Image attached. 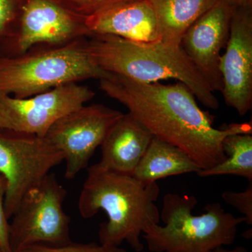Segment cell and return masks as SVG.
<instances>
[{
    "instance_id": "cell-1",
    "label": "cell",
    "mask_w": 252,
    "mask_h": 252,
    "mask_svg": "<svg viewBox=\"0 0 252 252\" xmlns=\"http://www.w3.org/2000/svg\"><path fill=\"white\" fill-rule=\"evenodd\" d=\"M99 86L154 137L182 149L201 170L225 160L222 142L225 137L252 135V122L214 127L215 116L200 108L193 93L180 81L167 85L142 83L109 73Z\"/></svg>"
},
{
    "instance_id": "cell-2",
    "label": "cell",
    "mask_w": 252,
    "mask_h": 252,
    "mask_svg": "<svg viewBox=\"0 0 252 252\" xmlns=\"http://www.w3.org/2000/svg\"><path fill=\"white\" fill-rule=\"evenodd\" d=\"M159 194L157 182H142L96 163L88 169L78 209L84 219L92 218L100 210L105 212L108 220L99 226V244L119 247L126 242L134 251L141 252L144 249L141 235L160 221L155 204Z\"/></svg>"
},
{
    "instance_id": "cell-3",
    "label": "cell",
    "mask_w": 252,
    "mask_h": 252,
    "mask_svg": "<svg viewBox=\"0 0 252 252\" xmlns=\"http://www.w3.org/2000/svg\"><path fill=\"white\" fill-rule=\"evenodd\" d=\"M86 47L101 69L138 82L155 83L176 79L183 83L205 107L219 108L220 103L206 81L181 46L162 41L138 43L109 34H91Z\"/></svg>"
},
{
    "instance_id": "cell-4",
    "label": "cell",
    "mask_w": 252,
    "mask_h": 252,
    "mask_svg": "<svg viewBox=\"0 0 252 252\" xmlns=\"http://www.w3.org/2000/svg\"><path fill=\"white\" fill-rule=\"evenodd\" d=\"M198 203L194 195L165 194L160 219L143 233L151 252H212L234 243L238 225L245 217L225 211L220 203L207 204L205 212L193 214Z\"/></svg>"
},
{
    "instance_id": "cell-5",
    "label": "cell",
    "mask_w": 252,
    "mask_h": 252,
    "mask_svg": "<svg viewBox=\"0 0 252 252\" xmlns=\"http://www.w3.org/2000/svg\"><path fill=\"white\" fill-rule=\"evenodd\" d=\"M86 39L12 57L0 56V94L27 98L64 84L107 77L89 54Z\"/></svg>"
},
{
    "instance_id": "cell-6",
    "label": "cell",
    "mask_w": 252,
    "mask_h": 252,
    "mask_svg": "<svg viewBox=\"0 0 252 252\" xmlns=\"http://www.w3.org/2000/svg\"><path fill=\"white\" fill-rule=\"evenodd\" d=\"M67 190L49 173L23 197L11 219V252L33 245H62L72 242L70 218L63 209Z\"/></svg>"
},
{
    "instance_id": "cell-7",
    "label": "cell",
    "mask_w": 252,
    "mask_h": 252,
    "mask_svg": "<svg viewBox=\"0 0 252 252\" xmlns=\"http://www.w3.org/2000/svg\"><path fill=\"white\" fill-rule=\"evenodd\" d=\"M64 160L46 137L0 129V174L6 182L4 210L12 217L26 193Z\"/></svg>"
},
{
    "instance_id": "cell-8",
    "label": "cell",
    "mask_w": 252,
    "mask_h": 252,
    "mask_svg": "<svg viewBox=\"0 0 252 252\" xmlns=\"http://www.w3.org/2000/svg\"><path fill=\"white\" fill-rule=\"evenodd\" d=\"M91 35L86 17L54 0H25L16 31L0 46V56H20L35 46L64 45Z\"/></svg>"
},
{
    "instance_id": "cell-9",
    "label": "cell",
    "mask_w": 252,
    "mask_h": 252,
    "mask_svg": "<svg viewBox=\"0 0 252 252\" xmlns=\"http://www.w3.org/2000/svg\"><path fill=\"white\" fill-rule=\"evenodd\" d=\"M95 95L77 83L58 86L27 98L0 94V129L45 137L51 126Z\"/></svg>"
},
{
    "instance_id": "cell-10",
    "label": "cell",
    "mask_w": 252,
    "mask_h": 252,
    "mask_svg": "<svg viewBox=\"0 0 252 252\" xmlns=\"http://www.w3.org/2000/svg\"><path fill=\"white\" fill-rule=\"evenodd\" d=\"M123 113L102 104L84 105L60 119L45 136L64 155V177L72 180L87 167Z\"/></svg>"
},
{
    "instance_id": "cell-11",
    "label": "cell",
    "mask_w": 252,
    "mask_h": 252,
    "mask_svg": "<svg viewBox=\"0 0 252 252\" xmlns=\"http://www.w3.org/2000/svg\"><path fill=\"white\" fill-rule=\"evenodd\" d=\"M220 70L225 104L240 116L252 108V8H234Z\"/></svg>"
},
{
    "instance_id": "cell-12",
    "label": "cell",
    "mask_w": 252,
    "mask_h": 252,
    "mask_svg": "<svg viewBox=\"0 0 252 252\" xmlns=\"http://www.w3.org/2000/svg\"><path fill=\"white\" fill-rule=\"evenodd\" d=\"M234 8L219 0L185 32L180 46L214 93L223 88L220 70L221 50L230 35Z\"/></svg>"
},
{
    "instance_id": "cell-13",
    "label": "cell",
    "mask_w": 252,
    "mask_h": 252,
    "mask_svg": "<svg viewBox=\"0 0 252 252\" xmlns=\"http://www.w3.org/2000/svg\"><path fill=\"white\" fill-rule=\"evenodd\" d=\"M91 34H109L138 43L161 41L153 6L149 0H126L86 18Z\"/></svg>"
},
{
    "instance_id": "cell-14",
    "label": "cell",
    "mask_w": 252,
    "mask_h": 252,
    "mask_svg": "<svg viewBox=\"0 0 252 252\" xmlns=\"http://www.w3.org/2000/svg\"><path fill=\"white\" fill-rule=\"evenodd\" d=\"M154 136L131 114H123L100 145L99 167L132 175Z\"/></svg>"
},
{
    "instance_id": "cell-15",
    "label": "cell",
    "mask_w": 252,
    "mask_h": 252,
    "mask_svg": "<svg viewBox=\"0 0 252 252\" xmlns=\"http://www.w3.org/2000/svg\"><path fill=\"white\" fill-rule=\"evenodd\" d=\"M200 170L182 149L154 137L132 176L142 182H153L170 176L197 174Z\"/></svg>"
},
{
    "instance_id": "cell-16",
    "label": "cell",
    "mask_w": 252,
    "mask_h": 252,
    "mask_svg": "<svg viewBox=\"0 0 252 252\" xmlns=\"http://www.w3.org/2000/svg\"><path fill=\"white\" fill-rule=\"evenodd\" d=\"M157 16L161 41L180 46L185 32L219 0H149Z\"/></svg>"
},
{
    "instance_id": "cell-17",
    "label": "cell",
    "mask_w": 252,
    "mask_h": 252,
    "mask_svg": "<svg viewBox=\"0 0 252 252\" xmlns=\"http://www.w3.org/2000/svg\"><path fill=\"white\" fill-rule=\"evenodd\" d=\"M225 159L211 168L200 170L199 177L235 175L252 181V135L235 134L225 137L222 142Z\"/></svg>"
},
{
    "instance_id": "cell-18",
    "label": "cell",
    "mask_w": 252,
    "mask_h": 252,
    "mask_svg": "<svg viewBox=\"0 0 252 252\" xmlns=\"http://www.w3.org/2000/svg\"><path fill=\"white\" fill-rule=\"evenodd\" d=\"M25 0H0V46L14 34Z\"/></svg>"
},
{
    "instance_id": "cell-19",
    "label": "cell",
    "mask_w": 252,
    "mask_h": 252,
    "mask_svg": "<svg viewBox=\"0 0 252 252\" xmlns=\"http://www.w3.org/2000/svg\"><path fill=\"white\" fill-rule=\"evenodd\" d=\"M18 252H127L120 247H107L101 244L70 243L62 245H33Z\"/></svg>"
},
{
    "instance_id": "cell-20",
    "label": "cell",
    "mask_w": 252,
    "mask_h": 252,
    "mask_svg": "<svg viewBox=\"0 0 252 252\" xmlns=\"http://www.w3.org/2000/svg\"><path fill=\"white\" fill-rule=\"evenodd\" d=\"M225 203L238 210L245 215V222L252 225V181L249 182L248 188L241 192L226 190L221 195Z\"/></svg>"
},
{
    "instance_id": "cell-21",
    "label": "cell",
    "mask_w": 252,
    "mask_h": 252,
    "mask_svg": "<svg viewBox=\"0 0 252 252\" xmlns=\"http://www.w3.org/2000/svg\"><path fill=\"white\" fill-rule=\"evenodd\" d=\"M66 9L84 17H89L99 10L126 0H54Z\"/></svg>"
},
{
    "instance_id": "cell-22",
    "label": "cell",
    "mask_w": 252,
    "mask_h": 252,
    "mask_svg": "<svg viewBox=\"0 0 252 252\" xmlns=\"http://www.w3.org/2000/svg\"><path fill=\"white\" fill-rule=\"evenodd\" d=\"M6 191V180L0 174V250L2 252H11L9 238V222L4 210Z\"/></svg>"
},
{
    "instance_id": "cell-23",
    "label": "cell",
    "mask_w": 252,
    "mask_h": 252,
    "mask_svg": "<svg viewBox=\"0 0 252 252\" xmlns=\"http://www.w3.org/2000/svg\"><path fill=\"white\" fill-rule=\"evenodd\" d=\"M233 8H252V0H225Z\"/></svg>"
},
{
    "instance_id": "cell-24",
    "label": "cell",
    "mask_w": 252,
    "mask_h": 252,
    "mask_svg": "<svg viewBox=\"0 0 252 252\" xmlns=\"http://www.w3.org/2000/svg\"><path fill=\"white\" fill-rule=\"evenodd\" d=\"M212 252H248V250L242 246L236 247L233 250H227L223 247H220V248L215 249Z\"/></svg>"
},
{
    "instance_id": "cell-25",
    "label": "cell",
    "mask_w": 252,
    "mask_h": 252,
    "mask_svg": "<svg viewBox=\"0 0 252 252\" xmlns=\"http://www.w3.org/2000/svg\"><path fill=\"white\" fill-rule=\"evenodd\" d=\"M0 252H2L1 251V250H0Z\"/></svg>"
},
{
    "instance_id": "cell-26",
    "label": "cell",
    "mask_w": 252,
    "mask_h": 252,
    "mask_svg": "<svg viewBox=\"0 0 252 252\" xmlns=\"http://www.w3.org/2000/svg\"></svg>"
}]
</instances>
